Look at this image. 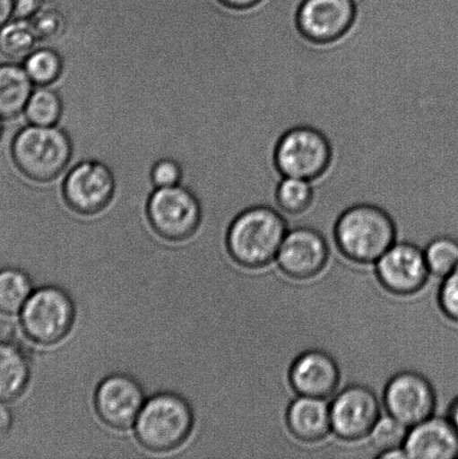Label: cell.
I'll use <instances>...</instances> for the list:
<instances>
[{
    "instance_id": "cell-17",
    "label": "cell",
    "mask_w": 458,
    "mask_h": 459,
    "mask_svg": "<svg viewBox=\"0 0 458 459\" xmlns=\"http://www.w3.org/2000/svg\"><path fill=\"white\" fill-rule=\"evenodd\" d=\"M402 448L408 459H457L458 431L436 413L410 427Z\"/></svg>"
},
{
    "instance_id": "cell-6",
    "label": "cell",
    "mask_w": 458,
    "mask_h": 459,
    "mask_svg": "<svg viewBox=\"0 0 458 459\" xmlns=\"http://www.w3.org/2000/svg\"><path fill=\"white\" fill-rule=\"evenodd\" d=\"M18 317L27 341L40 348H53L65 341L73 331L76 305L65 288L40 286L35 288Z\"/></svg>"
},
{
    "instance_id": "cell-9",
    "label": "cell",
    "mask_w": 458,
    "mask_h": 459,
    "mask_svg": "<svg viewBox=\"0 0 458 459\" xmlns=\"http://www.w3.org/2000/svg\"><path fill=\"white\" fill-rule=\"evenodd\" d=\"M383 402L370 386L350 384L342 386L330 403L332 435L343 443L359 444L369 438L383 416Z\"/></svg>"
},
{
    "instance_id": "cell-36",
    "label": "cell",
    "mask_w": 458,
    "mask_h": 459,
    "mask_svg": "<svg viewBox=\"0 0 458 459\" xmlns=\"http://www.w3.org/2000/svg\"><path fill=\"white\" fill-rule=\"evenodd\" d=\"M221 2L228 4V6L242 9L254 6V4L260 2V0H221Z\"/></svg>"
},
{
    "instance_id": "cell-2",
    "label": "cell",
    "mask_w": 458,
    "mask_h": 459,
    "mask_svg": "<svg viewBox=\"0 0 458 459\" xmlns=\"http://www.w3.org/2000/svg\"><path fill=\"white\" fill-rule=\"evenodd\" d=\"M289 230V223L280 211L253 206L229 224L224 234L226 250L240 268L255 272L275 263Z\"/></svg>"
},
{
    "instance_id": "cell-4",
    "label": "cell",
    "mask_w": 458,
    "mask_h": 459,
    "mask_svg": "<svg viewBox=\"0 0 458 459\" xmlns=\"http://www.w3.org/2000/svg\"><path fill=\"white\" fill-rule=\"evenodd\" d=\"M194 427L191 403L174 391H160L147 398L133 429L137 443L147 452L168 454L186 444Z\"/></svg>"
},
{
    "instance_id": "cell-32",
    "label": "cell",
    "mask_w": 458,
    "mask_h": 459,
    "mask_svg": "<svg viewBox=\"0 0 458 459\" xmlns=\"http://www.w3.org/2000/svg\"><path fill=\"white\" fill-rule=\"evenodd\" d=\"M13 426V415L7 403L0 402V442L11 433Z\"/></svg>"
},
{
    "instance_id": "cell-19",
    "label": "cell",
    "mask_w": 458,
    "mask_h": 459,
    "mask_svg": "<svg viewBox=\"0 0 458 459\" xmlns=\"http://www.w3.org/2000/svg\"><path fill=\"white\" fill-rule=\"evenodd\" d=\"M33 362L25 348L13 342L0 341V402L12 403L29 389Z\"/></svg>"
},
{
    "instance_id": "cell-23",
    "label": "cell",
    "mask_w": 458,
    "mask_h": 459,
    "mask_svg": "<svg viewBox=\"0 0 458 459\" xmlns=\"http://www.w3.org/2000/svg\"><path fill=\"white\" fill-rule=\"evenodd\" d=\"M62 114L63 102L60 94L51 85L48 87L35 85L22 117L29 125L53 127L60 124Z\"/></svg>"
},
{
    "instance_id": "cell-28",
    "label": "cell",
    "mask_w": 458,
    "mask_h": 459,
    "mask_svg": "<svg viewBox=\"0 0 458 459\" xmlns=\"http://www.w3.org/2000/svg\"><path fill=\"white\" fill-rule=\"evenodd\" d=\"M30 21L38 36L39 45L57 39L65 31L66 25L65 17L60 9L47 3Z\"/></svg>"
},
{
    "instance_id": "cell-22",
    "label": "cell",
    "mask_w": 458,
    "mask_h": 459,
    "mask_svg": "<svg viewBox=\"0 0 458 459\" xmlns=\"http://www.w3.org/2000/svg\"><path fill=\"white\" fill-rule=\"evenodd\" d=\"M38 47V36L30 20L13 17L0 27V56L6 61L22 63Z\"/></svg>"
},
{
    "instance_id": "cell-31",
    "label": "cell",
    "mask_w": 458,
    "mask_h": 459,
    "mask_svg": "<svg viewBox=\"0 0 458 459\" xmlns=\"http://www.w3.org/2000/svg\"><path fill=\"white\" fill-rule=\"evenodd\" d=\"M44 4L45 0H13V17L30 20Z\"/></svg>"
},
{
    "instance_id": "cell-37",
    "label": "cell",
    "mask_w": 458,
    "mask_h": 459,
    "mask_svg": "<svg viewBox=\"0 0 458 459\" xmlns=\"http://www.w3.org/2000/svg\"><path fill=\"white\" fill-rule=\"evenodd\" d=\"M4 136V120L0 117V143H2Z\"/></svg>"
},
{
    "instance_id": "cell-5",
    "label": "cell",
    "mask_w": 458,
    "mask_h": 459,
    "mask_svg": "<svg viewBox=\"0 0 458 459\" xmlns=\"http://www.w3.org/2000/svg\"><path fill=\"white\" fill-rule=\"evenodd\" d=\"M398 240L396 224L385 210L370 204L354 205L341 214L333 242L352 263L375 264Z\"/></svg>"
},
{
    "instance_id": "cell-14",
    "label": "cell",
    "mask_w": 458,
    "mask_h": 459,
    "mask_svg": "<svg viewBox=\"0 0 458 459\" xmlns=\"http://www.w3.org/2000/svg\"><path fill=\"white\" fill-rule=\"evenodd\" d=\"M381 285L393 295L419 294L430 281L432 274L426 264L424 247L410 241H397L375 264Z\"/></svg>"
},
{
    "instance_id": "cell-21",
    "label": "cell",
    "mask_w": 458,
    "mask_h": 459,
    "mask_svg": "<svg viewBox=\"0 0 458 459\" xmlns=\"http://www.w3.org/2000/svg\"><path fill=\"white\" fill-rule=\"evenodd\" d=\"M35 288L30 273L24 269L0 268V314L18 316Z\"/></svg>"
},
{
    "instance_id": "cell-38",
    "label": "cell",
    "mask_w": 458,
    "mask_h": 459,
    "mask_svg": "<svg viewBox=\"0 0 458 459\" xmlns=\"http://www.w3.org/2000/svg\"><path fill=\"white\" fill-rule=\"evenodd\" d=\"M352 2L357 4L362 3L363 0H352Z\"/></svg>"
},
{
    "instance_id": "cell-8",
    "label": "cell",
    "mask_w": 458,
    "mask_h": 459,
    "mask_svg": "<svg viewBox=\"0 0 458 459\" xmlns=\"http://www.w3.org/2000/svg\"><path fill=\"white\" fill-rule=\"evenodd\" d=\"M116 188L111 169L98 160L80 161L62 177V195L67 208L84 219L105 212L115 199Z\"/></svg>"
},
{
    "instance_id": "cell-26",
    "label": "cell",
    "mask_w": 458,
    "mask_h": 459,
    "mask_svg": "<svg viewBox=\"0 0 458 459\" xmlns=\"http://www.w3.org/2000/svg\"><path fill=\"white\" fill-rule=\"evenodd\" d=\"M424 254L432 277L443 279L458 265V240L447 236L435 238L424 247Z\"/></svg>"
},
{
    "instance_id": "cell-13",
    "label": "cell",
    "mask_w": 458,
    "mask_h": 459,
    "mask_svg": "<svg viewBox=\"0 0 458 459\" xmlns=\"http://www.w3.org/2000/svg\"><path fill=\"white\" fill-rule=\"evenodd\" d=\"M331 242L316 229L307 226L289 228L278 251L277 267L294 281H312L329 264Z\"/></svg>"
},
{
    "instance_id": "cell-25",
    "label": "cell",
    "mask_w": 458,
    "mask_h": 459,
    "mask_svg": "<svg viewBox=\"0 0 458 459\" xmlns=\"http://www.w3.org/2000/svg\"><path fill=\"white\" fill-rule=\"evenodd\" d=\"M312 181L298 178H284L278 186L277 204L289 223L311 208L313 202Z\"/></svg>"
},
{
    "instance_id": "cell-27",
    "label": "cell",
    "mask_w": 458,
    "mask_h": 459,
    "mask_svg": "<svg viewBox=\"0 0 458 459\" xmlns=\"http://www.w3.org/2000/svg\"><path fill=\"white\" fill-rule=\"evenodd\" d=\"M408 431H410V427L402 424L401 421L394 420L387 413V415L380 417L367 439L378 454L389 451V449L402 448Z\"/></svg>"
},
{
    "instance_id": "cell-7",
    "label": "cell",
    "mask_w": 458,
    "mask_h": 459,
    "mask_svg": "<svg viewBox=\"0 0 458 459\" xmlns=\"http://www.w3.org/2000/svg\"><path fill=\"white\" fill-rule=\"evenodd\" d=\"M148 227L166 242L191 240L203 224V209L194 193L182 184L155 188L146 205Z\"/></svg>"
},
{
    "instance_id": "cell-11",
    "label": "cell",
    "mask_w": 458,
    "mask_h": 459,
    "mask_svg": "<svg viewBox=\"0 0 458 459\" xmlns=\"http://www.w3.org/2000/svg\"><path fill=\"white\" fill-rule=\"evenodd\" d=\"M147 400L145 389L136 377L114 372L99 382L93 394V408L99 420L116 431L134 429Z\"/></svg>"
},
{
    "instance_id": "cell-24",
    "label": "cell",
    "mask_w": 458,
    "mask_h": 459,
    "mask_svg": "<svg viewBox=\"0 0 458 459\" xmlns=\"http://www.w3.org/2000/svg\"><path fill=\"white\" fill-rule=\"evenodd\" d=\"M22 65L38 87H48L57 82L65 67L61 54L47 45H39Z\"/></svg>"
},
{
    "instance_id": "cell-29",
    "label": "cell",
    "mask_w": 458,
    "mask_h": 459,
    "mask_svg": "<svg viewBox=\"0 0 458 459\" xmlns=\"http://www.w3.org/2000/svg\"><path fill=\"white\" fill-rule=\"evenodd\" d=\"M437 301L445 317L458 324V265L439 281Z\"/></svg>"
},
{
    "instance_id": "cell-18",
    "label": "cell",
    "mask_w": 458,
    "mask_h": 459,
    "mask_svg": "<svg viewBox=\"0 0 458 459\" xmlns=\"http://www.w3.org/2000/svg\"><path fill=\"white\" fill-rule=\"evenodd\" d=\"M286 425L298 442L327 449L321 444L332 434L330 403L327 399L296 395L287 408Z\"/></svg>"
},
{
    "instance_id": "cell-10",
    "label": "cell",
    "mask_w": 458,
    "mask_h": 459,
    "mask_svg": "<svg viewBox=\"0 0 458 459\" xmlns=\"http://www.w3.org/2000/svg\"><path fill=\"white\" fill-rule=\"evenodd\" d=\"M381 402L388 415L410 429L438 411L437 393L432 381L414 370H403L390 377Z\"/></svg>"
},
{
    "instance_id": "cell-34",
    "label": "cell",
    "mask_w": 458,
    "mask_h": 459,
    "mask_svg": "<svg viewBox=\"0 0 458 459\" xmlns=\"http://www.w3.org/2000/svg\"><path fill=\"white\" fill-rule=\"evenodd\" d=\"M375 458L378 459H408L403 448L389 449V451L376 454Z\"/></svg>"
},
{
    "instance_id": "cell-15",
    "label": "cell",
    "mask_w": 458,
    "mask_h": 459,
    "mask_svg": "<svg viewBox=\"0 0 458 459\" xmlns=\"http://www.w3.org/2000/svg\"><path fill=\"white\" fill-rule=\"evenodd\" d=\"M289 384L298 395L329 399L341 389L342 372L330 353L308 350L291 364Z\"/></svg>"
},
{
    "instance_id": "cell-1",
    "label": "cell",
    "mask_w": 458,
    "mask_h": 459,
    "mask_svg": "<svg viewBox=\"0 0 458 459\" xmlns=\"http://www.w3.org/2000/svg\"><path fill=\"white\" fill-rule=\"evenodd\" d=\"M65 30L60 88L94 136L147 150L229 141L289 80L298 26L291 0H45Z\"/></svg>"
},
{
    "instance_id": "cell-33",
    "label": "cell",
    "mask_w": 458,
    "mask_h": 459,
    "mask_svg": "<svg viewBox=\"0 0 458 459\" xmlns=\"http://www.w3.org/2000/svg\"><path fill=\"white\" fill-rule=\"evenodd\" d=\"M13 17V0H0V27Z\"/></svg>"
},
{
    "instance_id": "cell-30",
    "label": "cell",
    "mask_w": 458,
    "mask_h": 459,
    "mask_svg": "<svg viewBox=\"0 0 458 459\" xmlns=\"http://www.w3.org/2000/svg\"><path fill=\"white\" fill-rule=\"evenodd\" d=\"M151 178L155 188L179 186L183 179L182 166L174 160H160L152 166Z\"/></svg>"
},
{
    "instance_id": "cell-20",
    "label": "cell",
    "mask_w": 458,
    "mask_h": 459,
    "mask_svg": "<svg viewBox=\"0 0 458 459\" xmlns=\"http://www.w3.org/2000/svg\"><path fill=\"white\" fill-rule=\"evenodd\" d=\"M34 89L22 63H0V117L4 121L22 118Z\"/></svg>"
},
{
    "instance_id": "cell-3",
    "label": "cell",
    "mask_w": 458,
    "mask_h": 459,
    "mask_svg": "<svg viewBox=\"0 0 458 459\" xmlns=\"http://www.w3.org/2000/svg\"><path fill=\"white\" fill-rule=\"evenodd\" d=\"M9 151L16 169L26 178L38 183L60 179L73 159L69 134L58 126L22 125L11 138Z\"/></svg>"
},
{
    "instance_id": "cell-35",
    "label": "cell",
    "mask_w": 458,
    "mask_h": 459,
    "mask_svg": "<svg viewBox=\"0 0 458 459\" xmlns=\"http://www.w3.org/2000/svg\"><path fill=\"white\" fill-rule=\"evenodd\" d=\"M445 416L458 431V395L454 400H453L450 406H448Z\"/></svg>"
},
{
    "instance_id": "cell-12",
    "label": "cell",
    "mask_w": 458,
    "mask_h": 459,
    "mask_svg": "<svg viewBox=\"0 0 458 459\" xmlns=\"http://www.w3.org/2000/svg\"><path fill=\"white\" fill-rule=\"evenodd\" d=\"M331 160L326 138L311 127L289 130L278 143L276 163L285 178L315 181L325 172Z\"/></svg>"
},
{
    "instance_id": "cell-16",
    "label": "cell",
    "mask_w": 458,
    "mask_h": 459,
    "mask_svg": "<svg viewBox=\"0 0 458 459\" xmlns=\"http://www.w3.org/2000/svg\"><path fill=\"white\" fill-rule=\"evenodd\" d=\"M356 11L352 0H305L299 9L298 24L308 39L331 42L347 33Z\"/></svg>"
}]
</instances>
